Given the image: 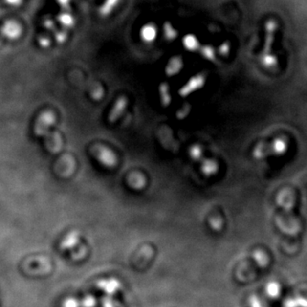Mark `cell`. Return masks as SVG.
I'll return each mask as SVG.
<instances>
[{
	"label": "cell",
	"instance_id": "obj_1",
	"mask_svg": "<svg viewBox=\"0 0 307 307\" xmlns=\"http://www.w3.org/2000/svg\"><path fill=\"white\" fill-rule=\"evenodd\" d=\"M277 31V23L275 20H270L265 25V44L262 56L264 66L275 67L277 64V57L274 53V42Z\"/></svg>",
	"mask_w": 307,
	"mask_h": 307
},
{
	"label": "cell",
	"instance_id": "obj_2",
	"mask_svg": "<svg viewBox=\"0 0 307 307\" xmlns=\"http://www.w3.org/2000/svg\"><path fill=\"white\" fill-rule=\"evenodd\" d=\"M56 117L51 112H44L36 120L34 132L39 137H44L46 140L49 135L58 144H63V140L57 132H50V127L55 125Z\"/></svg>",
	"mask_w": 307,
	"mask_h": 307
}]
</instances>
